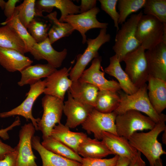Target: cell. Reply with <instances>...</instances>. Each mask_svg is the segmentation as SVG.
I'll list each match as a JSON object with an SVG mask.
<instances>
[{
    "label": "cell",
    "instance_id": "6da1fadb",
    "mask_svg": "<svg viewBox=\"0 0 166 166\" xmlns=\"http://www.w3.org/2000/svg\"><path fill=\"white\" fill-rule=\"evenodd\" d=\"M165 122L156 123L154 128L147 132H136L128 139L131 145L145 156L150 166H154L156 160L166 154L157 139L159 135L166 129Z\"/></svg>",
    "mask_w": 166,
    "mask_h": 166
},
{
    "label": "cell",
    "instance_id": "7a4b0ae2",
    "mask_svg": "<svg viewBox=\"0 0 166 166\" xmlns=\"http://www.w3.org/2000/svg\"><path fill=\"white\" fill-rule=\"evenodd\" d=\"M145 83L140 87L135 93L128 95L121 90L117 92L120 97V102L117 109L115 111L117 115L125 112L133 110L144 113L156 123L165 122L166 116L157 113L152 107L149 101Z\"/></svg>",
    "mask_w": 166,
    "mask_h": 166
},
{
    "label": "cell",
    "instance_id": "3957f363",
    "mask_svg": "<svg viewBox=\"0 0 166 166\" xmlns=\"http://www.w3.org/2000/svg\"><path fill=\"white\" fill-rule=\"evenodd\" d=\"M143 15L141 11L131 15L117 31L113 49L120 62L127 54L140 46L136 38V33L138 22Z\"/></svg>",
    "mask_w": 166,
    "mask_h": 166
},
{
    "label": "cell",
    "instance_id": "277c9868",
    "mask_svg": "<svg viewBox=\"0 0 166 166\" xmlns=\"http://www.w3.org/2000/svg\"><path fill=\"white\" fill-rule=\"evenodd\" d=\"M165 29L166 24L152 16L143 14L137 25L136 38L142 47L150 49L162 42Z\"/></svg>",
    "mask_w": 166,
    "mask_h": 166
},
{
    "label": "cell",
    "instance_id": "5b68a950",
    "mask_svg": "<svg viewBox=\"0 0 166 166\" xmlns=\"http://www.w3.org/2000/svg\"><path fill=\"white\" fill-rule=\"evenodd\" d=\"M155 124L156 123L148 116L133 110H128L117 115L115 119L117 135L127 139L137 131L152 129Z\"/></svg>",
    "mask_w": 166,
    "mask_h": 166
},
{
    "label": "cell",
    "instance_id": "8992f818",
    "mask_svg": "<svg viewBox=\"0 0 166 166\" xmlns=\"http://www.w3.org/2000/svg\"><path fill=\"white\" fill-rule=\"evenodd\" d=\"M145 50L140 46L124 57V71L132 83L139 88L148 81L150 76Z\"/></svg>",
    "mask_w": 166,
    "mask_h": 166
},
{
    "label": "cell",
    "instance_id": "52a82bcc",
    "mask_svg": "<svg viewBox=\"0 0 166 166\" xmlns=\"http://www.w3.org/2000/svg\"><path fill=\"white\" fill-rule=\"evenodd\" d=\"M42 101L43 112L38 123V130L42 132L43 138L50 136L53 127L61 123L64 103L60 98L48 95Z\"/></svg>",
    "mask_w": 166,
    "mask_h": 166
},
{
    "label": "cell",
    "instance_id": "ba28073f",
    "mask_svg": "<svg viewBox=\"0 0 166 166\" xmlns=\"http://www.w3.org/2000/svg\"><path fill=\"white\" fill-rule=\"evenodd\" d=\"M110 38L106 29L104 28L101 29L96 38L87 39V47L82 54L77 56V62L69 73L70 79L72 81L78 80L90 61L99 56L98 51L101 47L109 42Z\"/></svg>",
    "mask_w": 166,
    "mask_h": 166
},
{
    "label": "cell",
    "instance_id": "9c48e42d",
    "mask_svg": "<svg viewBox=\"0 0 166 166\" xmlns=\"http://www.w3.org/2000/svg\"><path fill=\"white\" fill-rule=\"evenodd\" d=\"M116 113L100 112L94 108L85 121L81 124L82 128L89 134L93 133L95 138L101 140L102 133L110 132L117 135L115 125Z\"/></svg>",
    "mask_w": 166,
    "mask_h": 166
},
{
    "label": "cell",
    "instance_id": "30bf717a",
    "mask_svg": "<svg viewBox=\"0 0 166 166\" xmlns=\"http://www.w3.org/2000/svg\"><path fill=\"white\" fill-rule=\"evenodd\" d=\"M45 79L39 80L30 85L27 93L26 97L19 105L8 111L0 113V117L5 118L15 115L21 116L26 120H30L36 130H38V123L40 118H35L32 114V108L34 103L38 97L44 93L45 88Z\"/></svg>",
    "mask_w": 166,
    "mask_h": 166
},
{
    "label": "cell",
    "instance_id": "8fae6325",
    "mask_svg": "<svg viewBox=\"0 0 166 166\" xmlns=\"http://www.w3.org/2000/svg\"><path fill=\"white\" fill-rule=\"evenodd\" d=\"M35 130L32 123L22 127L19 132V142L15 147L18 153L16 166H38L32 145V139Z\"/></svg>",
    "mask_w": 166,
    "mask_h": 166
},
{
    "label": "cell",
    "instance_id": "7c38bea8",
    "mask_svg": "<svg viewBox=\"0 0 166 166\" xmlns=\"http://www.w3.org/2000/svg\"><path fill=\"white\" fill-rule=\"evenodd\" d=\"M100 11L99 8L96 7L86 12L68 15L64 19L63 22L69 23L74 30L78 31L82 37V43L85 44L87 40L85 33L88 31L94 28H107L108 23L101 22L97 18V15Z\"/></svg>",
    "mask_w": 166,
    "mask_h": 166
},
{
    "label": "cell",
    "instance_id": "4fadbf2b",
    "mask_svg": "<svg viewBox=\"0 0 166 166\" xmlns=\"http://www.w3.org/2000/svg\"><path fill=\"white\" fill-rule=\"evenodd\" d=\"M101 56L94 58L91 66L83 71L78 80L91 84L99 90H107L118 92L121 89L118 82L114 80H107L104 76V72L102 71Z\"/></svg>",
    "mask_w": 166,
    "mask_h": 166
},
{
    "label": "cell",
    "instance_id": "5bb4252c",
    "mask_svg": "<svg viewBox=\"0 0 166 166\" xmlns=\"http://www.w3.org/2000/svg\"><path fill=\"white\" fill-rule=\"evenodd\" d=\"M67 94V100L64 102L63 108V112L67 117L65 125L74 128L85 121L94 108L75 100L68 90Z\"/></svg>",
    "mask_w": 166,
    "mask_h": 166
},
{
    "label": "cell",
    "instance_id": "9a60e30c",
    "mask_svg": "<svg viewBox=\"0 0 166 166\" xmlns=\"http://www.w3.org/2000/svg\"><path fill=\"white\" fill-rule=\"evenodd\" d=\"M71 67H64L56 70L45 79V95L52 96L64 101L65 93L72 85V81L68 78Z\"/></svg>",
    "mask_w": 166,
    "mask_h": 166
},
{
    "label": "cell",
    "instance_id": "2e32d148",
    "mask_svg": "<svg viewBox=\"0 0 166 166\" xmlns=\"http://www.w3.org/2000/svg\"><path fill=\"white\" fill-rule=\"evenodd\" d=\"M145 54L149 75L166 81V44L161 42Z\"/></svg>",
    "mask_w": 166,
    "mask_h": 166
},
{
    "label": "cell",
    "instance_id": "e0dca14e",
    "mask_svg": "<svg viewBox=\"0 0 166 166\" xmlns=\"http://www.w3.org/2000/svg\"><path fill=\"white\" fill-rule=\"evenodd\" d=\"M51 45L48 38L41 42L36 43L29 52L35 59L38 61L45 60L48 64L56 69L61 66L66 58L67 51L65 48L61 51H57Z\"/></svg>",
    "mask_w": 166,
    "mask_h": 166
},
{
    "label": "cell",
    "instance_id": "ac0fdd59",
    "mask_svg": "<svg viewBox=\"0 0 166 166\" xmlns=\"http://www.w3.org/2000/svg\"><path fill=\"white\" fill-rule=\"evenodd\" d=\"M59 10L61 16L59 20L61 22L68 15L80 13L79 6L69 0H38L35 3V16L43 17L42 13H51L53 8Z\"/></svg>",
    "mask_w": 166,
    "mask_h": 166
},
{
    "label": "cell",
    "instance_id": "d6986e66",
    "mask_svg": "<svg viewBox=\"0 0 166 166\" xmlns=\"http://www.w3.org/2000/svg\"><path fill=\"white\" fill-rule=\"evenodd\" d=\"M101 140L113 154L131 160L137 153L138 151L131 145L128 139L123 137L104 132Z\"/></svg>",
    "mask_w": 166,
    "mask_h": 166
},
{
    "label": "cell",
    "instance_id": "ffe728a7",
    "mask_svg": "<svg viewBox=\"0 0 166 166\" xmlns=\"http://www.w3.org/2000/svg\"><path fill=\"white\" fill-rule=\"evenodd\" d=\"M33 62L29 57L15 50L0 47V64L9 72H20Z\"/></svg>",
    "mask_w": 166,
    "mask_h": 166
},
{
    "label": "cell",
    "instance_id": "44dd1931",
    "mask_svg": "<svg viewBox=\"0 0 166 166\" xmlns=\"http://www.w3.org/2000/svg\"><path fill=\"white\" fill-rule=\"evenodd\" d=\"M147 88L152 107L159 114L166 108V81L149 76Z\"/></svg>",
    "mask_w": 166,
    "mask_h": 166
},
{
    "label": "cell",
    "instance_id": "7402d4cb",
    "mask_svg": "<svg viewBox=\"0 0 166 166\" xmlns=\"http://www.w3.org/2000/svg\"><path fill=\"white\" fill-rule=\"evenodd\" d=\"M32 148L39 154L42 166H81V163L67 158L45 149L42 145L40 137L34 136L32 139Z\"/></svg>",
    "mask_w": 166,
    "mask_h": 166
},
{
    "label": "cell",
    "instance_id": "603a6c76",
    "mask_svg": "<svg viewBox=\"0 0 166 166\" xmlns=\"http://www.w3.org/2000/svg\"><path fill=\"white\" fill-rule=\"evenodd\" d=\"M68 91L75 100L94 108L99 91L96 86L77 80L72 81Z\"/></svg>",
    "mask_w": 166,
    "mask_h": 166
},
{
    "label": "cell",
    "instance_id": "cb8c5ba5",
    "mask_svg": "<svg viewBox=\"0 0 166 166\" xmlns=\"http://www.w3.org/2000/svg\"><path fill=\"white\" fill-rule=\"evenodd\" d=\"M50 136L66 145L77 153L79 145L88 137L86 134L83 132L70 131L69 128L61 123L53 127Z\"/></svg>",
    "mask_w": 166,
    "mask_h": 166
},
{
    "label": "cell",
    "instance_id": "d4e9b609",
    "mask_svg": "<svg viewBox=\"0 0 166 166\" xmlns=\"http://www.w3.org/2000/svg\"><path fill=\"white\" fill-rule=\"evenodd\" d=\"M120 62L115 55L110 58L109 65L104 70L105 72L116 78L118 81L121 89L128 95L132 94L138 90L131 81L128 76L122 68Z\"/></svg>",
    "mask_w": 166,
    "mask_h": 166
},
{
    "label": "cell",
    "instance_id": "484cf974",
    "mask_svg": "<svg viewBox=\"0 0 166 166\" xmlns=\"http://www.w3.org/2000/svg\"><path fill=\"white\" fill-rule=\"evenodd\" d=\"M57 69L50 64H38L30 65L20 72L21 78L18 85H33L43 77H47Z\"/></svg>",
    "mask_w": 166,
    "mask_h": 166
},
{
    "label": "cell",
    "instance_id": "4316f807",
    "mask_svg": "<svg viewBox=\"0 0 166 166\" xmlns=\"http://www.w3.org/2000/svg\"><path fill=\"white\" fill-rule=\"evenodd\" d=\"M77 153L82 158H103L113 154L104 142L87 137L79 145Z\"/></svg>",
    "mask_w": 166,
    "mask_h": 166
},
{
    "label": "cell",
    "instance_id": "83f0119b",
    "mask_svg": "<svg viewBox=\"0 0 166 166\" xmlns=\"http://www.w3.org/2000/svg\"><path fill=\"white\" fill-rule=\"evenodd\" d=\"M0 47L14 49L24 55L28 52L23 42L7 25L0 27Z\"/></svg>",
    "mask_w": 166,
    "mask_h": 166
},
{
    "label": "cell",
    "instance_id": "f1b7e54d",
    "mask_svg": "<svg viewBox=\"0 0 166 166\" xmlns=\"http://www.w3.org/2000/svg\"><path fill=\"white\" fill-rule=\"evenodd\" d=\"M120 97L117 92L99 90L94 109L103 113H110L118 107Z\"/></svg>",
    "mask_w": 166,
    "mask_h": 166
},
{
    "label": "cell",
    "instance_id": "f546056e",
    "mask_svg": "<svg viewBox=\"0 0 166 166\" xmlns=\"http://www.w3.org/2000/svg\"><path fill=\"white\" fill-rule=\"evenodd\" d=\"M57 14V12L54 11L46 16L52 24L48 33V38L51 44L62 38L69 36L74 30L69 23L60 22Z\"/></svg>",
    "mask_w": 166,
    "mask_h": 166
},
{
    "label": "cell",
    "instance_id": "4dcf8cb0",
    "mask_svg": "<svg viewBox=\"0 0 166 166\" xmlns=\"http://www.w3.org/2000/svg\"><path fill=\"white\" fill-rule=\"evenodd\" d=\"M42 145L54 153L81 163L82 157L70 148L50 136L42 138Z\"/></svg>",
    "mask_w": 166,
    "mask_h": 166
},
{
    "label": "cell",
    "instance_id": "1f68e13d",
    "mask_svg": "<svg viewBox=\"0 0 166 166\" xmlns=\"http://www.w3.org/2000/svg\"><path fill=\"white\" fill-rule=\"evenodd\" d=\"M0 24L7 25L14 30L24 42L28 52H29L31 49L37 43L18 19L16 8L13 15Z\"/></svg>",
    "mask_w": 166,
    "mask_h": 166
},
{
    "label": "cell",
    "instance_id": "d6a6232c",
    "mask_svg": "<svg viewBox=\"0 0 166 166\" xmlns=\"http://www.w3.org/2000/svg\"><path fill=\"white\" fill-rule=\"evenodd\" d=\"M146 0H119L118 8L119 10V18L118 24H122L125 21L128 17L142 8Z\"/></svg>",
    "mask_w": 166,
    "mask_h": 166
},
{
    "label": "cell",
    "instance_id": "836d02e7",
    "mask_svg": "<svg viewBox=\"0 0 166 166\" xmlns=\"http://www.w3.org/2000/svg\"><path fill=\"white\" fill-rule=\"evenodd\" d=\"M143 8L145 15L152 16L166 24V0H146Z\"/></svg>",
    "mask_w": 166,
    "mask_h": 166
},
{
    "label": "cell",
    "instance_id": "e575fe53",
    "mask_svg": "<svg viewBox=\"0 0 166 166\" xmlns=\"http://www.w3.org/2000/svg\"><path fill=\"white\" fill-rule=\"evenodd\" d=\"M51 24L34 18L27 28V30L37 43L41 42L48 38Z\"/></svg>",
    "mask_w": 166,
    "mask_h": 166
},
{
    "label": "cell",
    "instance_id": "d590c367",
    "mask_svg": "<svg viewBox=\"0 0 166 166\" xmlns=\"http://www.w3.org/2000/svg\"><path fill=\"white\" fill-rule=\"evenodd\" d=\"M35 0H24L16 7L18 19L26 28L35 16Z\"/></svg>",
    "mask_w": 166,
    "mask_h": 166
},
{
    "label": "cell",
    "instance_id": "8d00e7d4",
    "mask_svg": "<svg viewBox=\"0 0 166 166\" xmlns=\"http://www.w3.org/2000/svg\"><path fill=\"white\" fill-rule=\"evenodd\" d=\"M101 9L107 14L113 20L117 31L119 29L118 20L119 13L116 10L118 0H99Z\"/></svg>",
    "mask_w": 166,
    "mask_h": 166
},
{
    "label": "cell",
    "instance_id": "74e56055",
    "mask_svg": "<svg viewBox=\"0 0 166 166\" xmlns=\"http://www.w3.org/2000/svg\"><path fill=\"white\" fill-rule=\"evenodd\" d=\"M119 158L117 155L109 159L82 158L81 166H114Z\"/></svg>",
    "mask_w": 166,
    "mask_h": 166
},
{
    "label": "cell",
    "instance_id": "f35d334b",
    "mask_svg": "<svg viewBox=\"0 0 166 166\" xmlns=\"http://www.w3.org/2000/svg\"><path fill=\"white\" fill-rule=\"evenodd\" d=\"M14 151L6 154L0 160V166H16L18 153L14 148Z\"/></svg>",
    "mask_w": 166,
    "mask_h": 166
},
{
    "label": "cell",
    "instance_id": "ab89813d",
    "mask_svg": "<svg viewBox=\"0 0 166 166\" xmlns=\"http://www.w3.org/2000/svg\"><path fill=\"white\" fill-rule=\"evenodd\" d=\"M19 0H8L6 2L4 9V13L7 18L10 17L14 14L16 7V3Z\"/></svg>",
    "mask_w": 166,
    "mask_h": 166
},
{
    "label": "cell",
    "instance_id": "60d3db41",
    "mask_svg": "<svg viewBox=\"0 0 166 166\" xmlns=\"http://www.w3.org/2000/svg\"><path fill=\"white\" fill-rule=\"evenodd\" d=\"M20 124V118L18 117L10 125L4 129H0V137L4 140H8L10 137L8 132L12 129L14 127L19 125Z\"/></svg>",
    "mask_w": 166,
    "mask_h": 166
},
{
    "label": "cell",
    "instance_id": "b9f144b4",
    "mask_svg": "<svg viewBox=\"0 0 166 166\" xmlns=\"http://www.w3.org/2000/svg\"><path fill=\"white\" fill-rule=\"evenodd\" d=\"M97 2L95 0H81L79 6L80 13L86 12L96 7Z\"/></svg>",
    "mask_w": 166,
    "mask_h": 166
},
{
    "label": "cell",
    "instance_id": "7bdbcfd3",
    "mask_svg": "<svg viewBox=\"0 0 166 166\" xmlns=\"http://www.w3.org/2000/svg\"><path fill=\"white\" fill-rule=\"evenodd\" d=\"M14 150V148L3 142L0 139V160L2 159L6 154Z\"/></svg>",
    "mask_w": 166,
    "mask_h": 166
},
{
    "label": "cell",
    "instance_id": "ee69618b",
    "mask_svg": "<svg viewBox=\"0 0 166 166\" xmlns=\"http://www.w3.org/2000/svg\"><path fill=\"white\" fill-rule=\"evenodd\" d=\"M128 166H146L144 161L142 158L141 153L139 151L136 156L132 160Z\"/></svg>",
    "mask_w": 166,
    "mask_h": 166
},
{
    "label": "cell",
    "instance_id": "f6af8a7d",
    "mask_svg": "<svg viewBox=\"0 0 166 166\" xmlns=\"http://www.w3.org/2000/svg\"><path fill=\"white\" fill-rule=\"evenodd\" d=\"M130 160L127 158L119 156L117 163L114 166H128Z\"/></svg>",
    "mask_w": 166,
    "mask_h": 166
},
{
    "label": "cell",
    "instance_id": "bcb514c9",
    "mask_svg": "<svg viewBox=\"0 0 166 166\" xmlns=\"http://www.w3.org/2000/svg\"><path fill=\"white\" fill-rule=\"evenodd\" d=\"M154 166H163L162 161L160 158L156 160L154 164Z\"/></svg>",
    "mask_w": 166,
    "mask_h": 166
},
{
    "label": "cell",
    "instance_id": "7dc6e473",
    "mask_svg": "<svg viewBox=\"0 0 166 166\" xmlns=\"http://www.w3.org/2000/svg\"><path fill=\"white\" fill-rule=\"evenodd\" d=\"M164 133L163 134L162 136V141L163 143L166 144V129L163 131Z\"/></svg>",
    "mask_w": 166,
    "mask_h": 166
},
{
    "label": "cell",
    "instance_id": "c3c4849f",
    "mask_svg": "<svg viewBox=\"0 0 166 166\" xmlns=\"http://www.w3.org/2000/svg\"><path fill=\"white\" fill-rule=\"evenodd\" d=\"M6 2L3 0H0V7L2 10H4Z\"/></svg>",
    "mask_w": 166,
    "mask_h": 166
}]
</instances>
